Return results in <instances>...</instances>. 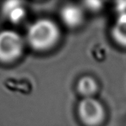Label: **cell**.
I'll list each match as a JSON object with an SVG mask.
<instances>
[{
    "label": "cell",
    "instance_id": "6da1fadb",
    "mask_svg": "<svg viewBox=\"0 0 126 126\" xmlns=\"http://www.w3.org/2000/svg\"><path fill=\"white\" fill-rule=\"evenodd\" d=\"M58 36L59 31L55 23L49 19H39L30 26L27 41L32 48L43 50L54 45Z\"/></svg>",
    "mask_w": 126,
    "mask_h": 126
},
{
    "label": "cell",
    "instance_id": "7a4b0ae2",
    "mask_svg": "<svg viewBox=\"0 0 126 126\" xmlns=\"http://www.w3.org/2000/svg\"><path fill=\"white\" fill-rule=\"evenodd\" d=\"M23 42L20 35L12 31L0 32V60L11 62L21 54Z\"/></svg>",
    "mask_w": 126,
    "mask_h": 126
},
{
    "label": "cell",
    "instance_id": "3957f363",
    "mask_svg": "<svg viewBox=\"0 0 126 126\" xmlns=\"http://www.w3.org/2000/svg\"><path fill=\"white\" fill-rule=\"evenodd\" d=\"M78 112L84 123L89 125L99 124L104 117V109L101 103L89 97L81 101L78 105Z\"/></svg>",
    "mask_w": 126,
    "mask_h": 126
},
{
    "label": "cell",
    "instance_id": "277c9868",
    "mask_svg": "<svg viewBox=\"0 0 126 126\" xmlns=\"http://www.w3.org/2000/svg\"><path fill=\"white\" fill-rule=\"evenodd\" d=\"M61 18L66 26L69 27H75L81 23L83 19V13L79 6L69 4L62 9Z\"/></svg>",
    "mask_w": 126,
    "mask_h": 126
},
{
    "label": "cell",
    "instance_id": "5b68a950",
    "mask_svg": "<svg viewBox=\"0 0 126 126\" xmlns=\"http://www.w3.org/2000/svg\"><path fill=\"white\" fill-rule=\"evenodd\" d=\"M3 14L12 22L17 23L24 18L25 11L20 2H6L2 8Z\"/></svg>",
    "mask_w": 126,
    "mask_h": 126
},
{
    "label": "cell",
    "instance_id": "8992f818",
    "mask_svg": "<svg viewBox=\"0 0 126 126\" xmlns=\"http://www.w3.org/2000/svg\"><path fill=\"white\" fill-rule=\"evenodd\" d=\"M112 35L119 45L126 46V14H121L112 30Z\"/></svg>",
    "mask_w": 126,
    "mask_h": 126
},
{
    "label": "cell",
    "instance_id": "52a82bcc",
    "mask_svg": "<svg viewBox=\"0 0 126 126\" xmlns=\"http://www.w3.org/2000/svg\"><path fill=\"white\" fill-rule=\"evenodd\" d=\"M78 88L79 92L85 96H89L96 91L97 89V84L94 79L90 77L82 78L78 82Z\"/></svg>",
    "mask_w": 126,
    "mask_h": 126
},
{
    "label": "cell",
    "instance_id": "ba28073f",
    "mask_svg": "<svg viewBox=\"0 0 126 126\" xmlns=\"http://www.w3.org/2000/svg\"><path fill=\"white\" fill-rule=\"evenodd\" d=\"M85 5H87V6L91 10H97L99 9L101 6V2L94 1V2H85Z\"/></svg>",
    "mask_w": 126,
    "mask_h": 126
}]
</instances>
